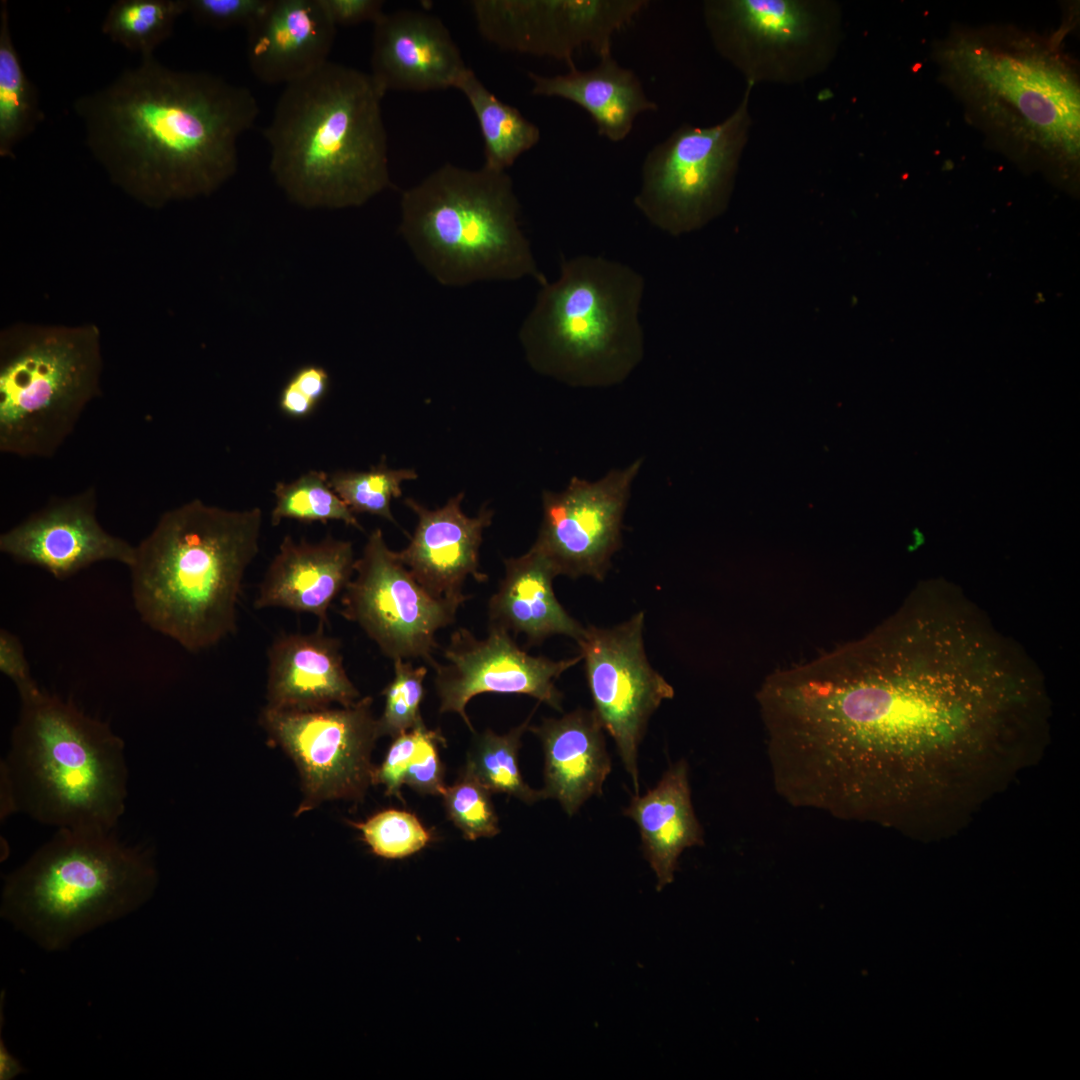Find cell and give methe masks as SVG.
<instances>
[{"label": "cell", "instance_id": "7bdbcfd3", "mask_svg": "<svg viewBox=\"0 0 1080 1080\" xmlns=\"http://www.w3.org/2000/svg\"><path fill=\"white\" fill-rule=\"evenodd\" d=\"M333 23L337 26H353L375 23L384 13L380 0H321Z\"/></svg>", "mask_w": 1080, "mask_h": 1080}, {"label": "cell", "instance_id": "484cf974", "mask_svg": "<svg viewBox=\"0 0 1080 1080\" xmlns=\"http://www.w3.org/2000/svg\"><path fill=\"white\" fill-rule=\"evenodd\" d=\"M504 565V577L488 602V626L523 634L533 645L553 635L575 641L582 636L585 627L556 598L553 579L558 575L539 549L532 545Z\"/></svg>", "mask_w": 1080, "mask_h": 1080}, {"label": "cell", "instance_id": "2e32d148", "mask_svg": "<svg viewBox=\"0 0 1080 1080\" xmlns=\"http://www.w3.org/2000/svg\"><path fill=\"white\" fill-rule=\"evenodd\" d=\"M647 0H474L481 36L500 49L564 61L588 47L612 54L613 36L649 5Z\"/></svg>", "mask_w": 1080, "mask_h": 1080}, {"label": "cell", "instance_id": "9c48e42d", "mask_svg": "<svg viewBox=\"0 0 1080 1080\" xmlns=\"http://www.w3.org/2000/svg\"><path fill=\"white\" fill-rule=\"evenodd\" d=\"M400 212V234L442 285L547 281L520 227V204L506 171L446 163L402 193Z\"/></svg>", "mask_w": 1080, "mask_h": 1080}, {"label": "cell", "instance_id": "3957f363", "mask_svg": "<svg viewBox=\"0 0 1080 1080\" xmlns=\"http://www.w3.org/2000/svg\"><path fill=\"white\" fill-rule=\"evenodd\" d=\"M934 60L971 122L1006 156L1076 170L1080 86L1058 45L1014 27L955 28Z\"/></svg>", "mask_w": 1080, "mask_h": 1080}, {"label": "cell", "instance_id": "8fae6325", "mask_svg": "<svg viewBox=\"0 0 1080 1080\" xmlns=\"http://www.w3.org/2000/svg\"><path fill=\"white\" fill-rule=\"evenodd\" d=\"M748 87L722 122L683 124L646 154L634 198L639 212L673 236L695 230L724 207L750 126Z\"/></svg>", "mask_w": 1080, "mask_h": 1080}, {"label": "cell", "instance_id": "6da1fadb", "mask_svg": "<svg viewBox=\"0 0 1080 1080\" xmlns=\"http://www.w3.org/2000/svg\"><path fill=\"white\" fill-rule=\"evenodd\" d=\"M757 701L786 802L883 822L909 801L922 751L981 739L992 714L976 637L911 600L864 637L771 674Z\"/></svg>", "mask_w": 1080, "mask_h": 1080}, {"label": "cell", "instance_id": "d6a6232c", "mask_svg": "<svg viewBox=\"0 0 1080 1080\" xmlns=\"http://www.w3.org/2000/svg\"><path fill=\"white\" fill-rule=\"evenodd\" d=\"M273 494V526H278L284 519L323 524L341 521L363 530L355 514L332 489L329 474L324 471L310 470L291 482H278Z\"/></svg>", "mask_w": 1080, "mask_h": 1080}, {"label": "cell", "instance_id": "7402d4cb", "mask_svg": "<svg viewBox=\"0 0 1080 1080\" xmlns=\"http://www.w3.org/2000/svg\"><path fill=\"white\" fill-rule=\"evenodd\" d=\"M335 35L321 0H270L247 29L249 68L265 84H290L329 61Z\"/></svg>", "mask_w": 1080, "mask_h": 1080}, {"label": "cell", "instance_id": "f35d334b", "mask_svg": "<svg viewBox=\"0 0 1080 1080\" xmlns=\"http://www.w3.org/2000/svg\"><path fill=\"white\" fill-rule=\"evenodd\" d=\"M446 745L439 730L424 728L416 753L409 764L404 784L423 795H440L446 785L438 747Z\"/></svg>", "mask_w": 1080, "mask_h": 1080}, {"label": "cell", "instance_id": "1f68e13d", "mask_svg": "<svg viewBox=\"0 0 1080 1080\" xmlns=\"http://www.w3.org/2000/svg\"><path fill=\"white\" fill-rule=\"evenodd\" d=\"M185 12L186 0H118L109 7L101 30L130 52L150 57Z\"/></svg>", "mask_w": 1080, "mask_h": 1080}, {"label": "cell", "instance_id": "b9f144b4", "mask_svg": "<svg viewBox=\"0 0 1080 1080\" xmlns=\"http://www.w3.org/2000/svg\"><path fill=\"white\" fill-rule=\"evenodd\" d=\"M0 671L15 684L19 695L39 688L20 639L5 628L0 630Z\"/></svg>", "mask_w": 1080, "mask_h": 1080}, {"label": "cell", "instance_id": "52a82bcc", "mask_svg": "<svg viewBox=\"0 0 1080 1080\" xmlns=\"http://www.w3.org/2000/svg\"><path fill=\"white\" fill-rule=\"evenodd\" d=\"M155 852L115 831L57 829L5 876L0 915L48 952L135 912L158 885Z\"/></svg>", "mask_w": 1080, "mask_h": 1080}, {"label": "cell", "instance_id": "836d02e7", "mask_svg": "<svg viewBox=\"0 0 1080 1080\" xmlns=\"http://www.w3.org/2000/svg\"><path fill=\"white\" fill-rule=\"evenodd\" d=\"M417 477L414 469H392L382 460L366 471H335L329 474V483L354 514L376 515L396 524L391 501L401 497L403 482Z\"/></svg>", "mask_w": 1080, "mask_h": 1080}, {"label": "cell", "instance_id": "7a4b0ae2", "mask_svg": "<svg viewBox=\"0 0 1080 1080\" xmlns=\"http://www.w3.org/2000/svg\"><path fill=\"white\" fill-rule=\"evenodd\" d=\"M85 143L111 179L148 206L209 195L238 167L258 117L250 89L204 71L141 58L73 103Z\"/></svg>", "mask_w": 1080, "mask_h": 1080}, {"label": "cell", "instance_id": "7c38bea8", "mask_svg": "<svg viewBox=\"0 0 1080 1080\" xmlns=\"http://www.w3.org/2000/svg\"><path fill=\"white\" fill-rule=\"evenodd\" d=\"M704 18L718 52L753 84L810 76L834 52L836 12L825 3L714 0Z\"/></svg>", "mask_w": 1080, "mask_h": 1080}, {"label": "cell", "instance_id": "e575fe53", "mask_svg": "<svg viewBox=\"0 0 1080 1080\" xmlns=\"http://www.w3.org/2000/svg\"><path fill=\"white\" fill-rule=\"evenodd\" d=\"M349 824L361 832L374 854L386 859L410 856L424 848L432 838L418 817L405 810L386 809L364 822L349 821Z\"/></svg>", "mask_w": 1080, "mask_h": 1080}, {"label": "cell", "instance_id": "83f0119b", "mask_svg": "<svg viewBox=\"0 0 1080 1080\" xmlns=\"http://www.w3.org/2000/svg\"><path fill=\"white\" fill-rule=\"evenodd\" d=\"M623 814L638 826L642 850L657 877L658 891L673 881L682 852L704 844L684 760L671 765L653 789L642 796L635 794Z\"/></svg>", "mask_w": 1080, "mask_h": 1080}, {"label": "cell", "instance_id": "ee69618b", "mask_svg": "<svg viewBox=\"0 0 1080 1080\" xmlns=\"http://www.w3.org/2000/svg\"><path fill=\"white\" fill-rule=\"evenodd\" d=\"M26 1072L20 1061L7 1049L3 1039L0 1044V1079L12 1080L16 1076Z\"/></svg>", "mask_w": 1080, "mask_h": 1080}, {"label": "cell", "instance_id": "ac0fdd59", "mask_svg": "<svg viewBox=\"0 0 1080 1080\" xmlns=\"http://www.w3.org/2000/svg\"><path fill=\"white\" fill-rule=\"evenodd\" d=\"M444 658L445 664L433 667L439 711L459 714L472 733L466 706L482 693L524 694L561 711L563 695L555 680L582 660L580 654L558 661L530 655L509 632L490 626L484 639L462 627L455 630Z\"/></svg>", "mask_w": 1080, "mask_h": 1080}, {"label": "cell", "instance_id": "f546056e", "mask_svg": "<svg viewBox=\"0 0 1080 1080\" xmlns=\"http://www.w3.org/2000/svg\"><path fill=\"white\" fill-rule=\"evenodd\" d=\"M44 119L35 85L26 75L9 26L7 1L0 5V157L14 158L16 146Z\"/></svg>", "mask_w": 1080, "mask_h": 1080}, {"label": "cell", "instance_id": "4fadbf2b", "mask_svg": "<svg viewBox=\"0 0 1080 1080\" xmlns=\"http://www.w3.org/2000/svg\"><path fill=\"white\" fill-rule=\"evenodd\" d=\"M260 722L300 773L303 799L296 816L328 800L361 799L372 784L371 752L380 735L371 697L341 708L265 707Z\"/></svg>", "mask_w": 1080, "mask_h": 1080}, {"label": "cell", "instance_id": "277c9868", "mask_svg": "<svg viewBox=\"0 0 1080 1080\" xmlns=\"http://www.w3.org/2000/svg\"><path fill=\"white\" fill-rule=\"evenodd\" d=\"M383 97L370 74L331 61L285 85L264 134L289 200L358 207L391 186Z\"/></svg>", "mask_w": 1080, "mask_h": 1080}, {"label": "cell", "instance_id": "ba28073f", "mask_svg": "<svg viewBox=\"0 0 1080 1080\" xmlns=\"http://www.w3.org/2000/svg\"><path fill=\"white\" fill-rule=\"evenodd\" d=\"M644 279L600 256L561 261L560 275L541 285L519 337L539 372L582 387L622 382L641 361L639 319Z\"/></svg>", "mask_w": 1080, "mask_h": 1080}, {"label": "cell", "instance_id": "e0dca14e", "mask_svg": "<svg viewBox=\"0 0 1080 1080\" xmlns=\"http://www.w3.org/2000/svg\"><path fill=\"white\" fill-rule=\"evenodd\" d=\"M642 460L597 481L573 477L561 492L544 491L543 517L533 544L557 575L602 581L622 545V522Z\"/></svg>", "mask_w": 1080, "mask_h": 1080}, {"label": "cell", "instance_id": "cb8c5ba5", "mask_svg": "<svg viewBox=\"0 0 1080 1080\" xmlns=\"http://www.w3.org/2000/svg\"><path fill=\"white\" fill-rule=\"evenodd\" d=\"M324 628L281 634L270 645L266 707L310 710L332 703L350 706L360 699L344 668L341 642Z\"/></svg>", "mask_w": 1080, "mask_h": 1080}, {"label": "cell", "instance_id": "603a6c76", "mask_svg": "<svg viewBox=\"0 0 1080 1080\" xmlns=\"http://www.w3.org/2000/svg\"><path fill=\"white\" fill-rule=\"evenodd\" d=\"M355 561L350 541L327 535L310 542L286 535L259 585L254 606L310 613L326 626L331 603L354 576Z\"/></svg>", "mask_w": 1080, "mask_h": 1080}, {"label": "cell", "instance_id": "4316f807", "mask_svg": "<svg viewBox=\"0 0 1080 1080\" xmlns=\"http://www.w3.org/2000/svg\"><path fill=\"white\" fill-rule=\"evenodd\" d=\"M528 78L533 95L573 102L590 115L599 136L615 143L627 138L638 115L658 110L636 73L621 66L612 54L600 57L589 70L574 66L554 76L529 72Z\"/></svg>", "mask_w": 1080, "mask_h": 1080}, {"label": "cell", "instance_id": "30bf717a", "mask_svg": "<svg viewBox=\"0 0 1080 1080\" xmlns=\"http://www.w3.org/2000/svg\"><path fill=\"white\" fill-rule=\"evenodd\" d=\"M100 333L93 325H17L0 336V451L55 455L100 394Z\"/></svg>", "mask_w": 1080, "mask_h": 1080}, {"label": "cell", "instance_id": "d590c367", "mask_svg": "<svg viewBox=\"0 0 1080 1080\" xmlns=\"http://www.w3.org/2000/svg\"><path fill=\"white\" fill-rule=\"evenodd\" d=\"M394 677L384 688V711L378 722L380 736H396L423 723L420 705L424 698L425 666L414 667L409 661L396 659Z\"/></svg>", "mask_w": 1080, "mask_h": 1080}, {"label": "cell", "instance_id": "d6986e66", "mask_svg": "<svg viewBox=\"0 0 1080 1080\" xmlns=\"http://www.w3.org/2000/svg\"><path fill=\"white\" fill-rule=\"evenodd\" d=\"M0 551L59 580L101 561L130 567L135 558V546L108 533L98 522L94 487L52 499L2 533Z\"/></svg>", "mask_w": 1080, "mask_h": 1080}, {"label": "cell", "instance_id": "4dcf8cb0", "mask_svg": "<svg viewBox=\"0 0 1080 1080\" xmlns=\"http://www.w3.org/2000/svg\"><path fill=\"white\" fill-rule=\"evenodd\" d=\"M529 720L530 717L503 735L491 729L474 732L463 771L491 793H505L532 804L543 799V795L524 781L518 762L521 737L529 728Z\"/></svg>", "mask_w": 1080, "mask_h": 1080}, {"label": "cell", "instance_id": "44dd1931", "mask_svg": "<svg viewBox=\"0 0 1080 1080\" xmlns=\"http://www.w3.org/2000/svg\"><path fill=\"white\" fill-rule=\"evenodd\" d=\"M463 499L464 493H459L434 510L412 498L405 499L418 521L409 544L398 552L431 596L458 608L470 598L463 593L467 577L478 582L488 578L479 569V548L483 531L492 523L494 514L483 506L476 516L468 517L461 508Z\"/></svg>", "mask_w": 1080, "mask_h": 1080}, {"label": "cell", "instance_id": "ab89813d", "mask_svg": "<svg viewBox=\"0 0 1080 1080\" xmlns=\"http://www.w3.org/2000/svg\"><path fill=\"white\" fill-rule=\"evenodd\" d=\"M270 0H186L195 21L212 28L242 26L246 30L263 14Z\"/></svg>", "mask_w": 1080, "mask_h": 1080}, {"label": "cell", "instance_id": "60d3db41", "mask_svg": "<svg viewBox=\"0 0 1080 1080\" xmlns=\"http://www.w3.org/2000/svg\"><path fill=\"white\" fill-rule=\"evenodd\" d=\"M426 725H420L396 736L390 745L381 766L375 768L372 784H382L388 796L402 799L401 788L404 785L406 771L419 745Z\"/></svg>", "mask_w": 1080, "mask_h": 1080}, {"label": "cell", "instance_id": "9a60e30c", "mask_svg": "<svg viewBox=\"0 0 1080 1080\" xmlns=\"http://www.w3.org/2000/svg\"><path fill=\"white\" fill-rule=\"evenodd\" d=\"M644 613L618 625H588L576 641L588 687L604 730L613 738L639 794L638 748L648 720L674 688L649 663L645 653Z\"/></svg>", "mask_w": 1080, "mask_h": 1080}, {"label": "cell", "instance_id": "8d00e7d4", "mask_svg": "<svg viewBox=\"0 0 1080 1080\" xmlns=\"http://www.w3.org/2000/svg\"><path fill=\"white\" fill-rule=\"evenodd\" d=\"M491 794L464 771L441 794L448 818L466 839L489 838L500 832Z\"/></svg>", "mask_w": 1080, "mask_h": 1080}, {"label": "cell", "instance_id": "8992f818", "mask_svg": "<svg viewBox=\"0 0 1080 1080\" xmlns=\"http://www.w3.org/2000/svg\"><path fill=\"white\" fill-rule=\"evenodd\" d=\"M19 698L0 763L1 820L21 813L56 829L115 831L128 796L124 740L72 699L40 687Z\"/></svg>", "mask_w": 1080, "mask_h": 1080}, {"label": "cell", "instance_id": "ffe728a7", "mask_svg": "<svg viewBox=\"0 0 1080 1080\" xmlns=\"http://www.w3.org/2000/svg\"><path fill=\"white\" fill-rule=\"evenodd\" d=\"M371 72L377 88L428 92L454 88L468 68L449 30L418 10L383 13L373 24Z\"/></svg>", "mask_w": 1080, "mask_h": 1080}, {"label": "cell", "instance_id": "d4e9b609", "mask_svg": "<svg viewBox=\"0 0 1080 1080\" xmlns=\"http://www.w3.org/2000/svg\"><path fill=\"white\" fill-rule=\"evenodd\" d=\"M528 730L543 746V799L557 800L572 816L590 797L602 794L611 759L594 710L579 708L561 718H545Z\"/></svg>", "mask_w": 1080, "mask_h": 1080}, {"label": "cell", "instance_id": "5bb4252c", "mask_svg": "<svg viewBox=\"0 0 1080 1080\" xmlns=\"http://www.w3.org/2000/svg\"><path fill=\"white\" fill-rule=\"evenodd\" d=\"M354 569L342 592V616L392 660L419 658L434 667L436 633L454 622L459 608L431 596L389 549L380 529L369 534Z\"/></svg>", "mask_w": 1080, "mask_h": 1080}, {"label": "cell", "instance_id": "5b68a950", "mask_svg": "<svg viewBox=\"0 0 1080 1080\" xmlns=\"http://www.w3.org/2000/svg\"><path fill=\"white\" fill-rule=\"evenodd\" d=\"M262 522L258 507L229 510L200 499L162 513L129 567L141 620L194 653L234 633Z\"/></svg>", "mask_w": 1080, "mask_h": 1080}, {"label": "cell", "instance_id": "f1b7e54d", "mask_svg": "<svg viewBox=\"0 0 1080 1080\" xmlns=\"http://www.w3.org/2000/svg\"><path fill=\"white\" fill-rule=\"evenodd\" d=\"M466 97L484 141V166L505 171L540 140V130L518 109L502 102L467 68L455 87Z\"/></svg>", "mask_w": 1080, "mask_h": 1080}, {"label": "cell", "instance_id": "74e56055", "mask_svg": "<svg viewBox=\"0 0 1080 1080\" xmlns=\"http://www.w3.org/2000/svg\"><path fill=\"white\" fill-rule=\"evenodd\" d=\"M330 388L328 371L317 364L297 368L282 387L278 407L287 417H308L324 399Z\"/></svg>", "mask_w": 1080, "mask_h": 1080}]
</instances>
